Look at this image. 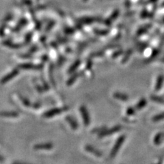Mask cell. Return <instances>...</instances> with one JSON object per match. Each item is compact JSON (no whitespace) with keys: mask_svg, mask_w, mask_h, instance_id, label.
Instances as JSON below:
<instances>
[{"mask_svg":"<svg viewBox=\"0 0 164 164\" xmlns=\"http://www.w3.org/2000/svg\"><path fill=\"white\" fill-rule=\"evenodd\" d=\"M125 136H122L121 137H120L118 139V140L116 141V142H115V145L112 148V150H111V153H110V157L111 159H112L113 157H114L115 155H116L118 151L120 150V147L122 146L123 142L125 141Z\"/></svg>","mask_w":164,"mask_h":164,"instance_id":"obj_1","label":"cell"},{"mask_svg":"<svg viewBox=\"0 0 164 164\" xmlns=\"http://www.w3.org/2000/svg\"><path fill=\"white\" fill-rule=\"evenodd\" d=\"M80 112L81 114L82 118H83L84 125L86 126H88L90 123V115H89L87 109L84 106H81L80 107Z\"/></svg>","mask_w":164,"mask_h":164,"instance_id":"obj_2","label":"cell"},{"mask_svg":"<svg viewBox=\"0 0 164 164\" xmlns=\"http://www.w3.org/2000/svg\"><path fill=\"white\" fill-rule=\"evenodd\" d=\"M121 129H122V126H115V127H113V128H111L110 129H108V130H103V131L100 133L99 136L100 137H105V136H110V135H111V134L119 131Z\"/></svg>","mask_w":164,"mask_h":164,"instance_id":"obj_3","label":"cell"},{"mask_svg":"<svg viewBox=\"0 0 164 164\" xmlns=\"http://www.w3.org/2000/svg\"><path fill=\"white\" fill-rule=\"evenodd\" d=\"M100 20H101L100 18H95V17H83L79 18V19H78L79 23L84 24H91L95 23V22L99 21Z\"/></svg>","mask_w":164,"mask_h":164,"instance_id":"obj_4","label":"cell"},{"mask_svg":"<svg viewBox=\"0 0 164 164\" xmlns=\"http://www.w3.org/2000/svg\"><path fill=\"white\" fill-rule=\"evenodd\" d=\"M119 15V11L118 10H114V12L112 13V14H111L110 17H108L107 19L105 21V25H110L111 24V23H112V21H114L115 19H116L117 17H118Z\"/></svg>","mask_w":164,"mask_h":164,"instance_id":"obj_5","label":"cell"},{"mask_svg":"<svg viewBox=\"0 0 164 164\" xmlns=\"http://www.w3.org/2000/svg\"><path fill=\"white\" fill-rule=\"evenodd\" d=\"M85 149L87 151H88L89 152H90V153L93 154V155L96 156H100L102 155L101 152H100V151L96 150V149H95L94 147H92L91 146H89V145H88V146H85Z\"/></svg>","mask_w":164,"mask_h":164,"instance_id":"obj_6","label":"cell"},{"mask_svg":"<svg viewBox=\"0 0 164 164\" xmlns=\"http://www.w3.org/2000/svg\"><path fill=\"white\" fill-rule=\"evenodd\" d=\"M164 81V77L162 74L159 75L157 78V80H156V83L155 85V90L156 91H159V90H161V88L163 85Z\"/></svg>","mask_w":164,"mask_h":164,"instance_id":"obj_7","label":"cell"},{"mask_svg":"<svg viewBox=\"0 0 164 164\" xmlns=\"http://www.w3.org/2000/svg\"><path fill=\"white\" fill-rule=\"evenodd\" d=\"M65 110H66V108H65V107L64 108H60V109H55L54 110H51V111H49V112H47L46 114V116L51 117V116H53V115H55V114L62 113Z\"/></svg>","mask_w":164,"mask_h":164,"instance_id":"obj_8","label":"cell"},{"mask_svg":"<svg viewBox=\"0 0 164 164\" xmlns=\"http://www.w3.org/2000/svg\"><path fill=\"white\" fill-rule=\"evenodd\" d=\"M114 96L118 100H122V101H126V100H129V96L125 94H123V93L115 92L114 95Z\"/></svg>","mask_w":164,"mask_h":164,"instance_id":"obj_9","label":"cell"},{"mask_svg":"<svg viewBox=\"0 0 164 164\" xmlns=\"http://www.w3.org/2000/svg\"><path fill=\"white\" fill-rule=\"evenodd\" d=\"M80 63H81V62H80L79 60H77V61L74 62L73 63V64H72V66H70V68H69L68 73H72L75 71V70H77V69L78 68V67L79 66Z\"/></svg>","mask_w":164,"mask_h":164,"instance_id":"obj_10","label":"cell"},{"mask_svg":"<svg viewBox=\"0 0 164 164\" xmlns=\"http://www.w3.org/2000/svg\"><path fill=\"white\" fill-rule=\"evenodd\" d=\"M79 76H80V73H77L74 74L68 80V81H67V85H71L72 84H73L74 82L78 79V77H79Z\"/></svg>","mask_w":164,"mask_h":164,"instance_id":"obj_11","label":"cell"},{"mask_svg":"<svg viewBox=\"0 0 164 164\" xmlns=\"http://www.w3.org/2000/svg\"><path fill=\"white\" fill-rule=\"evenodd\" d=\"M164 135H163V133H158L157 135H156L155 137V140H154V142L155 144L156 145H158V144H160L161 143V141L163 139V137Z\"/></svg>","mask_w":164,"mask_h":164,"instance_id":"obj_12","label":"cell"},{"mask_svg":"<svg viewBox=\"0 0 164 164\" xmlns=\"http://www.w3.org/2000/svg\"><path fill=\"white\" fill-rule=\"evenodd\" d=\"M67 121L69 122V124L70 125V126L73 129H77L78 128V125H77V123H76L75 120H74V119L72 117H67Z\"/></svg>","mask_w":164,"mask_h":164,"instance_id":"obj_13","label":"cell"},{"mask_svg":"<svg viewBox=\"0 0 164 164\" xmlns=\"http://www.w3.org/2000/svg\"><path fill=\"white\" fill-rule=\"evenodd\" d=\"M151 26V25H145V26H144V27L140 28L138 30H137V36H140L141 34H144V33H146L148 30V29L150 28Z\"/></svg>","mask_w":164,"mask_h":164,"instance_id":"obj_14","label":"cell"},{"mask_svg":"<svg viewBox=\"0 0 164 164\" xmlns=\"http://www.w3.org/2000/svg\"><path fill=\"white\" fill-rule=\"evenodd\" d=\"M21 68L23 69H40L41 66H38V65H33L31 64H22L21 66Z\"/></svg>","mask_w":164,"mask_h":164,"instance_id":"obj_15","label":"cell"},{"mask_svg":"<svg viewBox=\"0 0 164 164\" xmlns=\"http://www.w3.org/2000/svg\"><path fill=\"white\" fill-rule=\"evenodd\" d=\"M146 100L142 99L141 100H140V102L137 104V105L136 106V109L137 110H141V108H143L144 107L146 106Z\"/></svg>","mask_w":164,"mask_h":164,"instance_id":"obj_16","label":"cell"},{"mask_svg":"<svg viewBox=\"0 0 164 164\" xmlns=\"http://www.w3.org/2000/svg\"><path fill=\"white\" fill-rule=\"evenodd\" d=\"M17 73H18V70H14V71H13L12 73H10L8 76L4 78V79H3L2 80V82H3V83H5L6 81L10 80V79H12V78H13L14 76H15L16 74H17Z\"/></svg>","mask_w":164,"mask_h":164,"instance_id":"obj_17","label":"cell"},{"mask_svg":"<svg viewBox=\"0 0 164 164\" xmlns=\"http://www.w3.org/2000/svg\"><path fill=\"white\" fill-rule=\"evenodd\" d=\"M132 52L133 51L132 50H129L126 51V53L125 54V55L124 56V58H122V63H125L128 61V59H129V58L131 57V55L132 54Z\"/></svg>","mask_w":164,"mask_h":164,"instance_id":"obj_18","label":"cell"},{"mask_svg":"<svg viewBox=\"0 0 164 164\" xmlns=\"http://www.w3.org/2000/svg\"><path fill=\"white\" fill-rule=\"evenodd\" d=\"M95 33L96 34L100 35V36H106L109 33V31L108 30H101V29H94Z\"/></svg>","mask_w":164,"mask_h":164,"instance_id":"obj_19","label":"cell"},{"mask_svg":"<svg viewBox=\"0 0 164 164\" xmlns=\"http://www.w3.org/2000/svg\"><path fill=\"white\" fill-rule=\"evenodd\" d=\"M163 119H164V112L155 115V116L152 118V120H153V121L155 122H157L163 120Z\"/></svg>","mask_w":164,"mask_h":164,"instance_id":"obj_20","label":"cell"},{"mask_svg":"<svg viewBox=\"0 0 164 164\" xmlns=\"http://www.w3.org/2000/svg\"><path fill=\"white\" fill-rule=\"evenodd\" d=\"M103 51H96L95 53H93L92 54V57H101L103 55Z\"/></svg>","mask_w":164,"mask_h":164,"instance_id":"obj_21","label":"cell"},{"mask_svg":"<svg viewBox=\"0 0 164 164\" xmlns=\"http://www.w3.org/2000/svg\"><path fill=\"white\" fill-rule=\"evenodd\" d=\"M74 32V29L71 28H66V29H64V32L66 33H68V34H73Z\"/></svg>","mask_w":164,"mask_h":164,"instance_id":"obj_22","label":"cell"},{"mask_svg":"<svg viewBox=\"0 0 164 164\" xmlns=\"http://www.w3.org/2000/svg\"><path fill=\"white\" fill-rule=\"evenodd\" d=\"M122 54V50H118L117 51H115V53L113 54V55H112V58H117L118 57L119 55H121Z\"/></svg>","mask_w":164,"mask_h":164,"instance_id":"obj_23","label":"cell"},{"mask_svg":"<svg viewBox=\"0 0 164 164\" xmlns=\"http://www.w3.org/2000/svg\"><path fill=\"white\" fill-rule=\"evenodd\" d=\"M159 54V50L158 49H155L153 51V52H152V55H151V59H152V58H155L156 55H157L158 54Z\"/></svg>","mask_w":164,"mask_h":164,"instance_id":"obj_24","label":"cell"},{"mask_svg":"<svg viewBox=\"0 0 164 164\" xmlns=\"http://www.w3.org/2000/svg\"><path fill=\"white\" fill-rule=\"evenodd\" d=\"M148 12L146 10H144L142 11V13H141V18H146V17H148Z\"/></svg>","mask_w":164,"mask_h":164,"instance_id":"obj_25","label":"cell"},{"mask_svg":"<svg viewBox=\"0 0 164 164\" xmlns=\"http://www.w3.org/2000/svg\"><path fill=\"white\" fill-rule=\"evenodd\" d=\"M92 61L90 60V59H89V60L87 62L86 68H87L88 69H90L91 67H92Z\"/></svg>","mask_w":164,"mask_h":164,"instance_id":"obj_26","label":"cell"},{"mask_svg":"<svg viewBox=\"0 0 164 164\" xmlns=\"http://www.w3.org/2000/svg\"><path fill=\"white\" fill-rule=\"evenodd\" d=\"M135 112V110L133 109V108H129V110H127V114L129 115H132Z\"/></svg>","mask_w":164,"mask_h":164,"instance_id":"obj_27","label":"cell"},{"mask_svg":"<svg viewBox=\"0 0 164 164\" xmlns=\"http://www.w3.org/2000/svg\"><path fill=\"white\" fill-rule=\"evenodd\" d=\"M157 0H149V1L147 2V3H155L156 2Z\"/></svg>","mask_w":164,"mask_h":164,"instance_id":"obj_28","label":"cell"},{"mask_svg":"<svg viewBox=\"0 0 164 164\" xmlns=\"http://www.w3.org/2000/svg\"><path fill=\"white\" fill-rule=\"evenodd\" d=\"M82 1H83L84 2H88V0H82Z\"/></svg>","mask_w":164,"mask_h":164,"instance_id":"obj_29","label":"cell"},{"mask_svg":"<svg viewBox=\"0 0 164 164\" xmlns=\"http://www.w3.org/2000/svg\"><path fill=\"white\" fill-rule=\"evenodd\" d=\"M162 62H164V57L162 58Z\"/></svg>","mask_w":164,"mask_h":164,"instance_id":"obj_30","label":"cell"},{"mask_svg":"<svg viewBox=\"0 0 164 164\" xmlns=\"http://www.w3.org/2000/svg\"><path fill=\"white\" fill-rule=\"evenodd\" d=\"M163 22H164V17H163Z\"/></svg>","mask_w":164,"mask_h":164,"instance_id":"obj_31","label":"cell"}]
</instances>
